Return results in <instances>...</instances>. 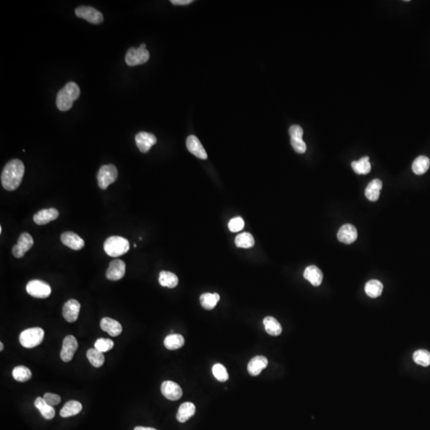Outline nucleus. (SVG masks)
Returning <instances> with one entry per match:
<instances>
[{"mask_svg": "<svg viewBox=\"0 0 430 430\" xmlns=\"http://www.w3.org/2000/svg\"><path fill=\"white\" fill-rule=\"evenodd\" d=\"M25 167L21 160H12L6 164L1 174V183L7 190H16L21 184Z\"/></svg>", "mask_w": 430, "mask_h": 430, "instance_id": "obj_1", "label": "nucleus"}, {"mask_svg": "<svg viewBox=\"0 0 430 430\" xmlns=\"http://www.w3.org/2000/svg\"><path fill=\"white\" fill-rule=\"evenodd\" d=\"M80 88L75 82H69L65 87L61 89L57 95L56 105L57 109L61 112L69 110L73 104L80 97Z\"/></svg>", "mask_w": 430, "mask_h": 430, "instance_id": "obj_2", "label": "nucleus"}, {"mask_svg": "<svg viewBox=\"0 0 430 430\" xmlns=\"http://www.w3.org/2000/svg\"><path fill=\"white\" fill-rule=\"evenodd\" d=\"M130 244L126 238L120 236H112L107 238L104 244V250L112 257L124 255L129 250Z\"/></svg>", "mask_w": 430, "mask_h": 430, "instance_id": "obj_3", "label": "nucleus"}, {"mask_svg": "<svg viewBox=\"0 0 430 430\" xmlns=\"http://www.w3.org/2000/svg\"><path fill=\"white\" fill-rule=\"evenodd\" d=\"M44 335V331L40 327L28 328L22 331L19 335V342L26 348H34L42 343Z\"/></svg>", "mask_w": 430, "mask_h": 430, "instance_id": "obj_4", "label": "nucleus"}, {"mask_svg": "<svg viewBox=\"0 0 430 430\" xmlns=\"http://www.w3.org/2000/svg\"><path fill=\"white\" fill-rule=\"evenodd\" d=\"M118 176V172L113 164L104 165L97 174V182L100 188L105 190L109 185L114 183Z\"/></svg>", "mask_w": 430, "mask_h": 430, "instance_id": "obj_5", "label": "nucleus"}, {"mask_svg": "<svg viewBox=\"0 0 430 430\" xmlns=\"http://www.w3.org/2000/svg\"><path fill=\"white\" fill-rule=\"evenodd\" d=\"M150 53L144 48H130L125 56V61L129 66L142 65L149 61Z\"/></svg>", "mask_w": 430, "mask_h": 430, "instance_id": "obj_6", "label": "nucleus"}, {"mask_svg": "<svg viewBox=\"0 0 430 430\" xmlns=\"http://www.w3.org/2000/svg\"><path fill=\"white\" fill-rule=\"evenodd\" d=\"M27 292L31 297L45 299L51 294V288L42 280H32L27 284Z\"/></svg>", "mask_w": 430, "mask_h": 430, "instance_id": "obj_7", "label": "nucleus"}, {"mask_svg": "<svg viewBox=\"0 0 430 430\" xmlns=\"http://www.w3.org/2000/svg\"><path fill=\"white\" fill-rule=\"evenodd\" d=\"M75 15L93 24H100L103 22V15L92 7H79L75 10Z\"/></svg>", "mask_w": 430, "mask_h": 430, "instance_id": "obj_8", "label": "nucleus"}, {"mask_svg": "<svg viewBox=\"0 0 430 430\" xmlns=\"http://www.w3.org/2000/svg\"><path fill=\"white\" fill-rule=\"evenodd\" d=\"M34 245V239L28 233H23L19 238L18 243L12 249V253L16 258H21Z\"/></svg>", "mask_w": 430, "mask_h": 430, "instance_id": "obj_9", "label": "nucleus"}, {"mask_svg": "<svg viewBox=\"0 0 430 430\" xmlns=\"http://www.w3.org/2000/svg\"><path fill=\"white\" fill-rule=\"evenodd\" d=\"M78 347V341L73 335H68L63 340L62 348L60 356L61 360L65 363L71 361L74 358L77 349Z\"/></svg>", "mask_w": 430, "mask_h": 430, "instance_id": "obj_10", "label": "nucleus"}, {"mask_svg": "<svg viewBox=\"0 0 430 430\" xmlns=\"http://www.w3.org/2000/svg\"><path fill=\"white\" fill-rule=\"evenodd\" d=\"M125 263L120 259H115L109 263L106 271V277L110 280H119L125 275Z\"/></svg>", "mask_w": 430, "mask_h": 430, "instance_id": "obj_11", "label": "nucleus"}, {"mask_svg": "<svg viewBox=\"0 0 430 430\" xmlns=\"http://www.w3.org/2000/svg\"><path fill=\"white\" fill-rule=\"evenodd\" d=\"M161 392L167 399L171 401H177L183 396L182 388L172 381H165L162 383Z\"/></svg>", "mask_w": 430, "mask_h": 430, "instance_id": "obj_12", "label": "nucleus"}, {"mask_svg": "<svg viewBox=\"0 0 430 430\" xmlns=\"http://www.w3.org/2000/svg\"><path fill=\"white\" fill-rule=\"evenodd\" d=\"M135 144L141 153H146L150 150L153 145L157 143V139L153 134L141 131L135 135Z\"/></svg>", "mask_w": 430, "mask_h": 430, "instance_id": "obj_13", "label": "nucleus"}, {"mask_svg": "<svg viewBox=\"0 0 430 430\" xmlns=\"http://www.w3.org/2000/svg\"><path fill=\"white\" fill-rule=\"evenodd\" d=\"M80 303L75 299H71L65 303L62 309L64 318L69 323H74L78 320L80 312Z\"/></svg>", "mask_w": 430, "mask_h": 430, "instance_id": "obj_14", "label": "nucleus"}, {"mask_svg": "<svg viewBox=\"0 0 430 430\" xmlns=\"http://www.w3.org/2000/svg\"><path fill=\"white\" fill-rule=\"evenodd\" d=\"M337 237L339 242L345 244H351L355 242L358 238V233L355 227L352 225H343L339 230Z\"/></svg>", "mask_w": 430, "mask_h": 430, "instance_id": "obj_15", "label": "nucleus"}, {"mask_svg": "<svg viewBox=\"0 0 430 430\" xmlns=\"http://www.w3.org/2000/svg\"><path fill=\"white\" fill-rule=\"evenodd\" d=\"M187 148L191 154L201 160H206L207 154L199 139L195 135H190L187 139Z\"/></svg>", "mask_w": 430, "mask_h": 430, "instance_id": "obj_16", "label": "nucleus"}, {"mask_svg": "<svg viewBox=\"0 0 430 430\" xmlns=\"http://www.w3.org/2000/svg\"><path fill=\"white\" fill-rule=\"evenodd\" d=\"M61 241L67 247L74 250H80L85 246V242L80 236L74 232H65L61 234Z\"/></svg>", "mask_w": 430, "mask_h": 430, "instance_id": "obj_17", "label": "nucleus"}, {"mask_svg": "<svg viewBox=\"0 0 430 430\" xmlns=\"http://www.w3.org/2000/svg\"><path fill=\"white\" fill-rule=\"evenodd\" d=\"M59 216V212L55 208L41 209L34 215V221L38 225H45L54 221Z\"/></svg>", "mask_w": 430, "mask_h": 430, "instance_id": "obj_18", "label": "nucleus"}, {"mask_svg": "<svg viewBox=\"0 0 430 430\" xmlns=\"http://www.w3.org/2000/svg\"><path fill=\"white\" fill-rule=\"evenodd\" d=\"M100 326H101V329L108 332L111 336L116 337L121 334V324L118 321L109 318V317H105V318L102 319L101 320Z\"/></svg>", "mask_w": 430, "mask_h": 430, "instance_id": "obj_19", "label": "nucleus"}, {"mask_svg": "<svg viewBox=\"0 0 430 430\" xmlns=\"http://www.w3.org/2000/svg\"><path fill=\"white\" fill-rule=\"evenodd\" d=\"M304 277L309 280L313 286H320L323 281L324 275L318 267L316 265H309L305 268L304 272Z\"/></svg>", "mask_w": 430, "mask_h": 430, "instance_id": "obj_20", "label": "nucleus"}, {"mask_svg": "<svg viewBox=\"0 0 430 430\" xmlns=\"http://www.w3.org/2000/svg\"><path fill=\"white\" fill-rule=\"evenodd\" d=\"M268 360L265 356H255L248 364V372L252 376H257L268 366Z\"/></svg>", "mask_w": 430, "mask_h": 430, "instance_id": "obj_21", "label": "nucleus"}, {"mask_svg": "<svg viewBox=\"0 0 430 430\" xmlns=\"http://www.w3.org/2000/svg\"><path fill=\"white\" fill-rule=\"evenodd\" d=\"M383 188V183L380 179L371 181L365 190V195L371 202L377 201L380 196V191Z\"/></svg>", "mask_w": 430, "mask_h": 430, "instance_id": "obj_22", "label": "nucleus"}, {"mask_svg": "<svg viewBox=\"0 0 430 430\" xmlns=\"http://www.w3.org/2000/svg\"><path fill=\"white\" fill-rule=\"evenodd\" d=\"M195 411H196V408L194 404L191 402H185L179 406L176 418L179 422H186L190 417L194 416Z\"/></svg>", "mask_w": 430, "mask_h": 430, "instance_id": "obj_23", "label": "nucleus"}, {"mask_svg": "<svg viewBox=\"0 0 430 430\" xmlns=\"http://www.w3.org/2000/svg\"><path fill=\"white\" fill-rule=\"evenodd\" d=\"M35 407L40 411L41 414L46 420H51L55 416V409L53 406L48 405L43 398L38 397L35 401Z\"/></svg>", "mask_w": 430, "mask_h": 430, "instance_id": "obj_24", "label": "nucleus"}, {"mask_svg": "<svg viewBox=\"0 0 430 430\" xmlns=\"http://www.w3.org/2000/svg\"><path fill=\"white\" fill-rule=\"evenodd\" d=\"M265 329L268 335L272 336H278L282 332V327L280 323L272 316H267L263 320Z\"/></svg>", "mask_w": 430, "mask_h": 430, "instance_id": "obj_25", "label": "nucleus"}, {"mask_svg": "<svg viewBox=\"0 0 430 430\" xmlns=\"http://www.w3.org/2000/svg\"><path fill=\"white\" fill-rule=\"evenodd\" d=\"M82 405L78 401H69L64 405L60 411V416L69 417L78 414L82 411Z\"/></svg>", "mask_w": 430, "mask_h": 430, "instance_id": "obj_26", "label": "nucleus"}, {"mask_svg": "<svg viewBox=\"0 0 430 430\" xmlns=\"http://www.w3.org/2000/svg\"><path fill=\"white\" fill-rule=\"evenodd\" d=\"M159 282H160V285L163 286V287L173 289L178 285L179 279H178V276L173 272L161 271L160 273V277H159Z\"/></svg>", "mask_w": 430, "mask_h": 430, "instance_id": "obj_27", "label": "nucleus"}, {"mask_svg": "<svg viewBox=\"0 0 430 430\" xmlns=\"http://www.w3.org/2000/svg\"><path fill=\"white\" fill-rule=\"evenodd\" d=\"M184 338L179 334L168 335L164 339V346L168 350H175L181 348L184 345Z\"/></svg>", "mask_w": 430, "mask_h": 430, "instance_id": "obj_28", "label": "nucleus"}, {"mask_svg": "<svg viewBox=\"0 0 430 430\" xmlns=\"http://www.w3.org/2000/svg\"><path fill=\"white\" fill-rule=\"evenodd\" d=\"M220 300V296L218 293H204L200 297V303L203 309L212 310L214 309Z\"/></svg>", "mask_w": 430, "mask_h": 430, "instance_id": "obj_29", "label": "nucleus"}, {"mask_svg": "<svg viewBox=\"0 0 430 430\" xmlns=\"http://www.w3.org/2000/svg\"><path fill=\"white\" fill-rule=\"evenodd\" d=\"M430 167V160L426 156H418L416 160L413 161V165H412V169L413 172L416 175H421L428 171Z\"/></svg>", "mask_w": 430, "mask_h": 430, "instance_id": "obj_30", "label": "nucleus"}, {"mask_svg": "<svg viewBox=\"0 0 430 430\" xmlns=\"http://www.w3.org/2000/svg\"><path fill=\"white\" fill-rule=\"evenodd\" d=\"M383 284L378 280H371L366 284L365 292L368 297L377 298L383 293Z\"/></svg>", "mask_w": 430, "mask_h": 430, "instance_id": "obj_31", "label": "nucleus"}, {"mask_svg": "<svg viewBox=\"0 0 430 430\" xmlns=\"http://www.w3.org/2000/svg\"><path fill=\"white\" fill-rule=\"evenodd\" d=\"M354 172L358 175H368L371 172V165L369 162V157L365 156L360 159L358 161H353L351 163Z\"/></svg>", "mask_w": 430, "mask_h": 430, "instance_id": "obj_32", "label": "nucleus"}, {"mask_svg": "<svg viewBox=\"0 0 430 430\" xmlns=\"http://www.w3.org/2000/svg\"><path fill=\"white\" fill-rule=\"evenodd\" d=\"M87 358L90 364L94 366V368H101L105 363V356L104 354L96 348H91L87 351Z\"/></svg>", "mask_w": 430, "mask_h": 430, "instance_id": "obj_33", "label": "nucleus"}, {"mask_svg": "<svg viewBox=\"0 0 430 430\" xmlns=\"http://www.w3.org/2000/svg\"><path fill=\"white\" fill-rule=\"evenodd\" d=\"M12 375L14 379L20 383H25L27 381L31 379L32 374L31 370L26 368L24 366H19L16 367L12 371Z\"/></svg>", "mask_w": 430, "mask_h": 430, "instance_id": "obj_34", "label": "nucleus"}, {"mask_svg": "<svg viewBox=\"0 0 430 430\" xmlns=\"http://www.w3.org/2000/svg\"><path fill=\"white\" fill-rule=\"evenodd\" d=\"M235 244L238 248L249 249L254 246V238L250 233H242L235 238Z\"/></svg>", "mask_w": 430, "mask_h": 430, "instance_id": "obj_35", "label": "nucleus"}, {"mask_svg": "<svg viewBox=\"0 0 430 430\" xmlns=\"http://www.w3.org/2000/svg\"><path fill=\"white\" fill-rule=\"evenodd\" d=\"M413 360L416 364L422 367L430 365V352L425 350H417L413 353Z\"/></svg>", "mask_w": 430, "mask_h": 430, "instance_id": "obj_36", "label": "nucleus"}, {"mask_svg": "<svg viewBox=\"0 0 430 430\" xmlns=\"http://www.w3.org/2000/svg\"><path fill=\"white\" fill-rule=\"evenodd\" d=\"M213 376L219 382H226L229 379V375L227 369L223 364H217L212 368Z\"/></svg>", "mask_w": 430, "mask_h": 430, "instance_id": "obj_37", "label": "nucleus"}, {"mask_svg": "<svg viewBox=\"0 0 430 430\" xmlns=\"http://www.w3.org/2000/svg\"><path fill=\"white\" fill-rule=\"evenodd\" d=\"M95 348L101 351V352H107L109 350H112V347L114 346V343L112 339H98L96 341Z\"/></svg>", "mask_w": 430, "mask_h": 430, "instance_id": "obj_38", "label": "nucleus"}, {"mask_svg": "<svg viewBox=\"0 0 430 430\" xmlns=\"http://www.w3.org/2000/svg\"><path fill=\"white\" fill-rule=\"evenodd\" d=\"M245 226V222L241 217L234 218L229 223L228 227L231 232L237 233L242 231Z\"/></svg>", "mask_w": 430, "mask_h": 430, "instance_id": "obj_39", "label": "nucleus"}, {"mask_svg": "<svg viewBox=\"0 0 430 430\" xmlns=\"http://www.w3.org/2000/svg\"><path fill=\"white\" fill-rule=\"evenodd\" d=\"M292 147L293 149L299 154H303L306 152L307 146L305 141L303 140L301 138H291Z\"/></svg>", "mask_w": 430, "mask_h": 430, "instance_id": "obj_40", "label": "nucleus"}, {"mask_svg": "<svg viewBox=\"0 0 430 430\" xmlns=\"http://www.w3.org/2000/svg\"><path fill=\"white\" fill-rule=\"evenodd\" d=\"M43 399L48 405L51 406L58 405L61 402V397L57 394H51V393H46L44 394Z\"/></svg>", "mask_w": 430, "mask_h": 430, "instance_id": "obj_41", "label": "nucleus"}, {"mask_svg": "<svg viewBox=\"0 0 430 430\" xmlns=\"http://www.w3.org/2000/svg\"><path fill=\"white\" fill-rule=\"evenodd\" d=\"M290 135L291 138H301L303 139L304 130L299 125H293L290 128Z\"/></svg>", "mask_w": 430, "mask_h": 430, "instance_id": "obj_42", "label": "nucleus"}, {"mask_svg": "<svg viewBox=\"0 0 430 430\" xmlns=\"http://www.w3.org/2000/svg\"><path fill=\"white\" fill-rule=\"evenodd\" d=\"M171 3L174 5H180V6H184V5H188V4L193 3L192 0H171Z\"/></svg>", "mask_w": 430, "mask_h": 430, "instance_id": "obj_43", "label": "nucleus"}, {"mask_svg": "<svg viewBox=\"0 0 430 430\" xmlns=\"http://www.w3.org/2000/svg\"><path fill=\"white\" fill-rule=\"evenodd\" d=\"M134 430H157L154 428H150V427L137 426L134 428Z\"/></svg>", "mask_w": 430, "mask_h": 430, "instance_id": "obj_44", "label": "nucleus"}, {"mask_svg": "<svg viewBox=\"0 0 430 430\" xmlns=\"http://www.w3.org/2000/svg\"><path fill=\"white\" fill-rule=\"evenodd\" d=\"M3 350H4V343L1 342V343H0V350L2 351Z\"/></svg>", "mask_w": 430, "mask_h": 430, "instance_id": "obj_45", "label": "nucleus"}, {"mask_svg": "<svg viewBox=\"0 0 430 430\" xmlns=\"http://www.w3.org/2000/svg\"><path fill=\"white\" fill-rule=\"evenodd\" d=\"M2 227H0V233H2Z\"/></svg>", "mask_w": 430, "mask_h": 430, "instance_id": "obj_46", "label": "nucleus"}]
</instances>
